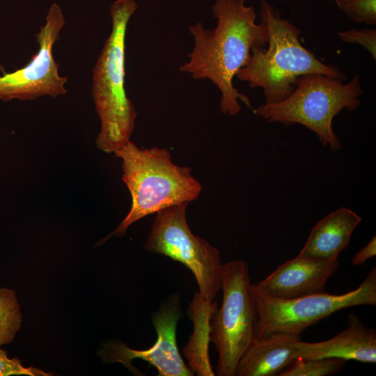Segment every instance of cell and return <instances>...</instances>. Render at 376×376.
<instances>
[{
	"label": "cell",
	"mask_w": 376,
	"mask_h": 376,
	"mask_svg": "<svg viewBox=\"0 0 376 376\" xmlns=\"http://www.w3.org/2000/svg\"><path fill=\"white\" fill-rule=\"evenodd\" d=\"M212 10L217 22L214 29H205L201 22L189 26L194 45L180 70L196 79H210L220 91L221 111L234 116L241 110L239 100L252 107L234 87L233 77L247 64L253 48L267 45L268 30L263 22L256 24L257 14L244 0H216Z\"/></svg>",
	"instance_id": "obj_1"
},
{
	"label": "cell",
	"mask_w": 376,
	"mask_h": 376,
	"mask_svg": "<svg viewBox=\"0 0 376 376\" xmlns=\"http://www.w3.org/2000/svg\"><path fill=\"white\" fill-rule=\"evenodd\" d=\"M259 13L268 30L267 49L253 48L249 62L235 76L251 88H263L266 103H277L288 97L297 78L304 75L346 79L338 68L326 65L304 48L299 39L300 29L282 18L266 0H261Z\"/></svg>",
	"instance_id": "obj_2"
},
{
	"label": "cell",
	"mask_w": 376,
	"mask_h": 376,
	"mask_svg": "<svg viewBox=\"0 0 376 376\" xmlns=\"http://www.w3.org/2000/svg\"><path fill=\"white\" fill-rule=\"evenodd\" d=\"M114 155L122 160V180L132 204L126 217L100 244L113 235H124L130 226L148 215L196 200L201 192L191 169L174 164L166 148H141L130 141Z\"/></svg>",
	"instance_id": "obj_3"
},
{
	"label": "cell",
	"mask_w": 376,
	"mask_h": 376,
	"mask_svg": "<svg viewBox=\"0 0 376 376\" xmlns=\"http://www.w3.org/2000/svg\"><path fill=\"white\" fill-rule=\"evenodd\" d=\"M137 8L134 0L112 3L111 31L93 70L92 95L100 120L95 143L106 153L114 154L130 141L137 116L125 88L126 32Z\"/></svg>",
	"instance_id": "obj_4"
},
{
	"label": "cell",
	"mask_w": 376,
	"mask_h": 376,
	"mask_svg": "<svg viewBox=\"0 0 376 376\" xmlns=\"http://www.w3.org/2000/svg\"><path fill=\"white\" fill-rule=\"evenodd\" d=\"M362 94L357 75L343 84L338 78L311 73L297 78L294 91L285 100L263 103L254 113L269 123L304 125L318 136L322 146L336 151L341 143L333 130V119L343 109L356 110Z\"/></svg>",
	"instance_id": "obj_5"
},
{
	"label": "cell",
	"mask_w": 376,
	"mask_h": 376,
	"mask_svg": "<svg viewBox=\"0 0 376 376\" xmlns=\"http://www.w3.org/2000/svg\"><path fill=\"white\" fill-rule=\"evenodd\" d=\"M220 288L222 304L210 322V341L219 355L215 375L235 376L240 359L256 337L258 320L246 263L237 259L223 264Z\"/></svg>",
	"instance_id": "obj_6"
},
{
	"label": "cell",
	"mask_w": 376,
	"mask_h": 376,
	"mask_svg": "<svg viewBox=\"0 0 376 376\" xmlns=\"http://www.w3.org/2000/svg\"><path fill=\"white\" fill-rule=\"evenodd\" d=\"M188 204L157 212L143 249L183 264L194 274L201 297L212 301L221 290V254L207 241L191 232L186 217Z\"/></svg>",
	"instance_id": "obj_7"
},
{
	"label": "cell",
	"mask_w": 376,
	"mask_h": 376,
	"mask_svg": "<svg viewBox=\"0 0 376 376\" xmlns=\"http://www.w3.org/2000/svg\"><path fill=\"white\" fill-rule=\"evenodd\" d=\"M253 292L258 311L256 337L281 331L301 334L309 327L343 308L376 305V268L373 267L360 285L342 295L324 292L282 299L264 293L256 284Z\"/></svg>",
	"instance_id": "obj_8"
},
{
	"label": "cell",
	"mask_w": 376,
	"mask_h": 376,
	"mask_svg": "<svg viewBox=\"0 0 376 376\" xmlns=\"http://www.w3.org/2000/svg\"><path fill=\"white\" fill-rule=\"evenodd\" d=\"M65 19L61 7L53 3L45 23L36 35L38 49L24 67L0 75V100H36L42 96L56 97L67 93V77L59 73V65L53 55Z\"/></svg>",
	"instance_id": "obj_9"
},
{
	"label": "cell",
	"mask_w": 376,
	"mask_h": 376,
	"mask_svg": "<svg viewBox=\"0 0 376 376\" xmlns=\"http://www.w3.org/2000/svg\"><path fill=\"white\" fill-rule=\"evenodd\" d=\"M180 313L176 306H164L152 317L157 338L147 350L131 349L123 344L109 343L100 352L105 361L120 362L132 370L131 361L140 359L154 366L160 376H191L194 373L182 360L178 348L176 330Z\"/></svg>",
	"instance_id": "obj_10"
},
{
	"label": "cell",
	"mask_w": 376,
	"mask_h": 376,
	"mask_svg": "<svg viewBox=\"0 0 376 376\" xmlns=\"http://www.w3.org/2000/svg\"><path fill=\"white\" fill-rule=\"evenodd\" d=\"M339 265L338 260H324L297 255L255 284L264 293L276 299L321 293L324 292L327 281Z\"/></svg>",
	"instance_id": "obj_11"
},
{
	"label": "cell",
	"mask_w": 376,
	"mask_h": 376,
	"mask_svg": "<svg viewBox=\"0 0 376 376\" xmlns=\"http://www.w3.org/2000/svg\"><path fill=\"white\" fill-rule=\"evenodd\" d=\"M297 359L338 358L363 363L376 361V331L366 327L355 314L350 313L347 327L328 340L295 343Z\"/></svg>",
	"instance_id": "obj_12"
},
{
	"label": "cell",
	"mask_w": 376,
	"mask_h": 376,
	"mask_svg": "<svg viewBox=\"0 0 376 376\" xmlns=\"http://www.w3.org/2000/svg\"><path fill=\"white\" fill-rule=\"evenodd\" d=\"M301 334L271 332L256 338L240 359L235 376H274L296 360Z\"/></svg>",
	"instance_id": "obj_13"
},
{
	"label": "cell",
	"mask_w": 376,
	"mask_h": 376,
	"mask_svg": "<svg viewBox=\"0 0 376 376\" xmlns=\"http://www.w3.org/2000/svg\"><path fill=\"white\" fill-rule=\"evenodd\" d=\"M361 221V217L347 207L330 212L312 228L298 255L324 260H338Z\"/></svg>",
	"instance_id": "obj_14"
},
{
	"label": "cell",
	"mask_w": 376,
	"mask_h": 376,
	"mask_svg": "<svg viewBox=\"0 0 376 376\" xmlns=\"http://www.w3.org/2000/svg\"><path fill=\"white\" fill-rule=\"evenodd\" d=\"M191 308L194 331L183 350V354L194 374L214 376L215 372L210 363L207 345L210 341V322L212 313L217 308V304L203 299L196 292Z\"/></svg>",
	"instance_id": "obj_15"
},
{
	"label": "cell",
	"mask_w": 376,
	"mask_h": 376,
	"mask_svg": "<svg viewBox=\"0 0 376 376\" xmlns=\"http://www.w3.org/2000/svg\"><path fill=\"white\" fill-rule=\"evenodd\" d=\"M22 322V315L15 291L0 288V345L9 344L14 340Z\"/></svg>",
	"instance_id": "obj_16"
},
{
	"label": "cell",
	"mask_w": 376,
	"mask_h": 376,
	"mask_svg": "<svg viewBox=\"0 0 376 376\" xmlns=\"http://www.w3.org/2000/svg\"><path fill=\"white\" fill-rule=\"evenodd\" d=\"M346 361L338 358L297 359L279 376H325L338 373Z\"/></svg>",
	"instance_id": "obj_17"
},
{
	"label": "cell",
	"mask_w": 376,
	"mask_h": 376,
	"mask_svg": "<svg viewBox=\"0 0 376 376\" xmlns=\"http://www.w3.org/2000/svg\"><path fill=\"white\" fill-rule=\"evenodd\" d=\"M339 8L355 22L376 24V0H352Z\"/></svg>",
	"instance_id": "obj_18"
},
{
	"label": "cell",
	"mask_w": 376,
	"mask_h": 376,
	"mask_svg": "<svg viewBox=\"0 0 376 376\" xmlns=\"http://www.w3.org/2000/svg\"><path fill=\"white\" fill-rule=\"evenodd\" d=\"M338 38L343 42L359 44L366 48L374 60L376 59V30L350 29L338 32Z\"/></svg>",
	"instance_id": "obj_19"
},
{
	"label": "cell",
	"mask_w": 376,
	"mask_h": 376,
	"mask_svg": "<svg viewBox=\"0 0 376 376\" xmlns=\"http://www.w3.org/2000/svg\"><path fill=\"white\" fill-rule=\"evenodd\" d=\"M47 376L49 374L33 367L25 368L17 358H9L7 352L0 349V376Z\"/></svg>",
	"instance_id": "obj_20"
},
{
	"label": "cell",
	"mask_w": 376,
	"mask_h": 376,
	"mask_svg": "<svg viewBox=\"0 0 376 376\" xmlns=\"http://www.w3.org/2000/svg\"><path fill=\"white\" fill-rule=\"evenodd\" d=\"M376 255V237L373 236L368 243L361 249L352 258V262L354 265H361L368 259Z\"/></svg>",
	"instance_id": "obj_21"
},
{
	"label": "cell",
	"mask_w": 376,
	"mask_h": 376,
	"mask_svg": "<svg viewBox=\"0 0 376 376\" xmlns=\"http://www.w3.org/2000/svg\"><path fill=\"white\" fill-rule=\"evenodd\" d=\"M351 1L352 0H335L338 8H340L341 6H343V5L347 3L348 2Z\"/></svg>",
	"instance_id": "obj_22"
}]
</instances>
